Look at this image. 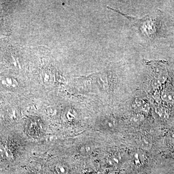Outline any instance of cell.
<instances>
[{"mask_svg":"<svg viewBox=\"0 0 174 174\" xmlns=\"http://www.w3.org/2000/svg\"><path fill=\"white\" fill-rule=\"evenodd\" d=\"M107 8L118 13L123 17H125L130 21L131 23L135 25V26L138 28L141 33L146 36V37L150 39L153 37L156 31L155 30L156 26H155V21L152 18L151 16L147 15L143 18L140 19L136 18L132 16H129L123 13L118 9L111 8L109 6L107 7Z\"/></svg>","mask_w":174,"mask_h":174,"instance_id":"obj_1","label":"cell"},{"mask_svg":"<svg viewBox=\"0 0 174 174\" xmlns=\"http://www.w3.org/2000/svg\"><path fill=\"white\" fill-rule=\"evenodd\" d=\"M0 156L2 158L10 160L13 158V155L11 150L6 146L0 145Z\"/></svg>","mask_w":174,"mask_h":174,"instance_id":"obj_2","label":"cell"},{"mask_svg":"<svg viewBox=\"0 0 174 174\" xmlns=\"http://www.w3.org/2000/svg\"><path fill=\"white\" fill-rule=\"evenodd\" d=\"M145 158L143 153H142L141 151H137L134 153L133 156V163L135 165L137 166H141L145 160Z\"/></svg>","mask_w":174,"mask_h":174,"instance_id":"obj_3","label":"cell"},{"mask_svg":"<svg viewBox=\"0 0 174 174\" xmlns=\"http://www.w3.org/2000/svg\"><path fill=\"white\" fill-rule=\"evenodd\" d=\"M120 154L118 153H114L111 154L108 156V161L109 163L113 165H116L118 164L120 162Z\"/></svg>","mask_w":174,"mask_h":174,"instance_id":"obj_4","label":"cell"},{"mask_svg":"<svg viewBox=\"0 0 174 174\" xmlns=\"http://www.w3.org/2000/svg\"><path fill=\"white\" fill-rule=\"evenodd\" d=\"M93 150V147L89 145L82 146L79 149L80 153L83 155H88L89 154H90Z\"/></svg>","mask_w":174,"mask_h":174,"instance_id":"obj_5","label":"cell"},{"mask_svg":"<svg viewBox=\"0 0 174 174\" xmlns=\"http://www.w3.org/2000/svg\"><path fill=\"white\" fill-rule=\"evenodd\" d=\"M139 144L143 149H148V147L149 146V141L148 137H142L139 140Z\"/></svg>","mask_w":174,"mask_h":174,"instance_id":"obj_6","label":"cell"},{"mask_svg":"<svg viewBox=\"0 0 174 174\" xmlns=\"http://www.w3.org/2000/svg\"><path fill=\"white\" fill-rule=\"evenodd\" d=\"M106 124H107V127L108 128V130H111L113 129L115 127V121L114 120L110 118H108V120L106 121Z\"/></svg>","mask_w":174,"mask_h":174,"instance_id":"obj_7","label":"cell"},{"mask_svg":"<svg viewBox=\"0 0 174 174\" xmlns=\"http://www.w3.org/2000/svg\"><path fill=\"white\" fill-rule=\"evenodd\" d=\"M57 171L60 174H65L66 173V169L62 166H59L57 167Z\"/></svg>","mask_w":174,"mask_h":174,"instance_id":"obj_8","label":"cell"},{"mask_svg":"<svg viewBox=\"0 0 174 174\" xmlns=\"http://www.w3.org/2000/svg\"><path fill=\"white\" fill-rule=\"evenodd\" d=\"M143 118H142L139 115V116H135L134 118H133V120H134L135 122L136 123H137V122H140L141 120H142Z\"/></svg>","mask_w":174,"mask_h":174,"instance_id":"obj_9","label":"cell"}]
</instances>
